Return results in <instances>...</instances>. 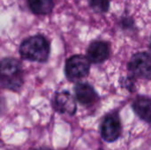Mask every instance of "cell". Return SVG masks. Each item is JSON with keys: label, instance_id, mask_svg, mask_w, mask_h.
Here are the masks:
<instances>
[{"label": "cell", "instance_id": "30bf717a", "mask_svg": "<svg viewBox=\"0 0 151 150\" xmlns=\"http://www.w3.org/2000/svg\"><path fill=\"white\" fill-rule=\"evenodd\" d=\"M30 10L36 15H48L51 12L53 0H27Z\"/></svg>", "mask_w": 151, "mask_h": 150}, {"label": "cell", "instance_id": "277c9868", "mask_svg": "<svg viewBox=\"0 0 151 150\" xmlns=\"http://www.w3.org/2000/svg\"><path fill=\"white\" fill-rule=\"evenodd\" d=\"M128 70L134 77L151 80V55L147 52L134 54L128 63Z\"/></svg>", "mask_w": 151, "mask_h": 150}, {"label": "cell", "instance_id": "8fae6325", "mask_svg": "<svg viewBox=\"0 0 151 150\" xmlns=\"http://www.w3.org/2000/svg\"><path fill=\"white\" fill-rule=\"evenodd\" d=\"M89 3L92 9L100 13L108 11L110 7V0H89Z\"/></svg>", "mask_w": 151, "mask_h": 150}, {"label": "cell", "instance_id": "7c38bea8", "mask_svg": "<svg viewBox=\"0 0 151 150\" xmlns=\"http://www.w3.org/2000/svg\"><path fill=\"white\" fill-rule=\"evenodd\" d=\"M34 150H51L50 149H49V148H40V149H34Z\"/></svg>", "mask_w": 151, "mask_h": 150}, {"label": "cell", "instance_id": "ba28073f", "mask_svg": "<svg viewBox=\"0 0 151 150\" xmlns=\"http://www.w3.org/2000/svg\"><path fill=\"white\" fill-rule=\"evenodd\" d=\"M76 99L82 105H91L98 100V95L94 88L88 83L81 82L74 87Z\"/></svg>", "mask_w": 151, "mask_h": 150}, {"label": "cell", "instance_id": "52a82bcc", "mask_svg": "<svg viewBox=\"0 0 151 150\" xmlns=\"http://www.w3.org/2000/svg\"><path fill=\"white\" fill-rule=\"evenodd\" d=\"M111 49L108 42L104 41H94L88 46V57L93 64H101L110 57Z\"/></svg>", "mask_w": 151, "mask_h": 150}, {"label": "cell", "instance_id": "5b68a950", "mask_svg": "<svg viewBox=\"0 0 151 150\" xmlns=\"http://www.w3.org/2000/svg\"><path fill=\"white\" fill-rule=\"evenodd\" d=\"M100 132L105 141L113 142L117 141L121 133V123L118 114L111 113L107 115L102 122Z\"/></svg>", "mask_w": 151, "mask_h": 150}, {"label": "cell", "instance_id": "3957f363", "mask_svg": "<svg viewBox=\"0 0 151 150\" xmlns=\"http://www.w3.org/2000/svg\"><path fill=\"white\" fill-rule=\"evenodd\" d=\"M90 60L84 55H74L68 58L65 66L66 78L70 81H77L88 76L90 70Z\"/></svg>", "mask_w": 151, "mask_h": 150}, {"label": "cell", "instance_id": "6da1fadb", "mask_svg": "<svg viewBox=\"0 0 151 150\" xmlns=\"http://www.w3.org/2000/svg\"><path fill=\"white\" fill-rule=\"evenodd\" d=\"M50 43L48 40L40 34L25 39L19 46L20 56L29 61L43 63L50 56Z\"/></svg>", "mask_w": 151, "mask_h": 150}, {"label": "cell", "instance_id": "4fadbf2b", "mask_svg": "<svg viewBox=\"0 0 151 150\" xmlns=\"http://www.w3.org/2000/svg\"><path fill=\"white\" fill-rule=\"evenodd\" d=\"M150 49H151V38H150Z\"/></svg>", "mask_w": 151, "mask_h": 150}, {"label": "cell", "instance_id": "8992f818", "mask_svg": "<svg viewBox=\"0 0 151 150\" xmlns=\"http://www.w3.org/2000/svg\"><path fill=\"white\" fill-rule=\"evenodd\" d=\"M53 106L55 111L61 114L73 116L77 111L76 101L67 91H62L56 94L53 101Z\"/></svg>", "mask_w": 151, "mask_h": 150}, {"label": "cell", "instance_id": "7a4b0ae2", "mask_svg": "<svg viewBox=\"0 0 151 150\" xmlns=\"http://www.w3.org/2000/svg\"><path fill=\"white\" fill-rule=\"evenodd\" d=\"M24 82L21 63L12 57H5L1 61V85L4 88L19 91Z\"/></svg>", "mask_w": 151, "mask_h": 150}, {"label": "cell", "instance_id": "9c48e42d", "mask_svg": "<svg viewBox=\"0 0 151 150\" xmlns=\"http://www.w3.org/2000/svg\"><path fill=\"white\" fill-rule=\"evenodd\" d=\"M133 109L139 118L151 123V99L146 96H138L133 103Z\"/></svg>", "mask_w": 151, "mask_h": 150}]
</instances>
